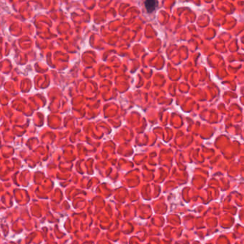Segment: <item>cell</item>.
<instances>
[{
  "label": "cell",
  "instance_id": "obj_1",
  "mask_svg": "<svg viewBox=\"0 0 244 244\" xmlns=\"http://www.w3.org/2000/svg\"><path fill=\"white\" fill-rule=\"evenodd\" d=\"M144 4L147 11H148L149 12H151V11H153L154 10H155L156 5H157V2L149 0V1L145 2Z\"/></svg>",
  "mask_w": 244,
  "mask_h": 244
}]
</instances>
